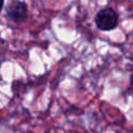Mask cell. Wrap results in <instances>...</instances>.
Listing matches in <instances>:
<instances>
[{"label": "cell", "instance_id": "1", "mask_svg": "<svg viewBox=\"0 0 133 133\" xmlns=\"http://www.w3.org/2000/svg\"><path fill=\"white\" fill-rule=\"evenodd\" d=\"M97 27L103 31H109L114 29L118 23V17L115 10L111 7L101 9L95 18Z\"/></svg>", "mask_w": 133, "mask_h": 133}, {"label": "cell", "instance_id": "2", "mask_svg": "<svg viewBox=\"0 0 133 133\" xmlns=\"http://www.w3.org/2000/svg\"><path fill=\"white\" fill-rule=\"evenodd\" d=\"M7 17L15 23H21L27 19L28 16V6L27 3L20 0H14L8 5L6 10Z\"/></svg>", "mask_w": 133, "mask_h": 133}, {"label": "cell", "instance_id": "3", "mask_svg": "<svg viewBox=\"0 0 133 133\" xmlns=\"http://www.w3.org/2000/svg\"><path fill=\"white\" fill-rule=\"evenodd\" d=\"M3 5H4V0H0V11L3 8Z\"/></svg>", "mask_w": 133, "mask_h": 133}]
</instances>
